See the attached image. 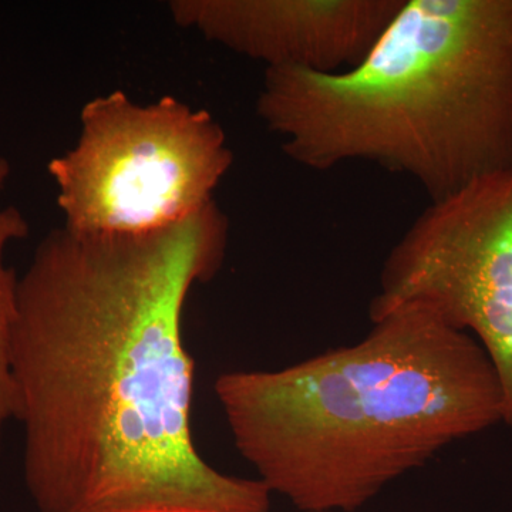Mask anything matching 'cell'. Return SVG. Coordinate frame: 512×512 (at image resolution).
I'll return each instance as SVG.
<instances>
[{
    "mask_svg": "<svg viewBox=\"0 0 512 512\" xmlns=\"http://www.w3.org/2000/svg\"><path fill=\"white\" fill-rule=\"evenodd\" d=\"M217 202L146 234L53 229L19 278L13 419L37 512H269L258 478L221 473L191 431L184 309L227 255Z\"/></svg>",
    "mask_w": 512,
    "mask_h": 512,
    "instance_id": "1",
    "label": "cell"
},
{
    "mask_svg": "<svg viewBox=\"0 0 512 512\" xmlns=\"http://www.w3.org/2000/svg\"><path fill=\"white\" fill-rule=\"evenodd\" d=\"M215 394L256 478L301 512H356L450 444L503 423L476 339L420 305L355 343L278 370H234Z\"/></svg>",
    "mask_w": 512,
    "mask_h": 512,
    "instance_id": "2",
    "label": "cell"
},
{
    "mask_svg": "<svg viewBox=\"0 0 512 512\" xmlns=\"http://www.w3.org/2000/svg\"><path fill=\"white\" fill-rule=\"evenodd\" d=\"M256 113L293 163L365 161L444 200L512 167V0H406L348 72L265 69Z\"/></svg>",
    "mask_w": 512,
    "mask_h": 512,
    "instance_id": "3",
    "label": "cell"
},
{
    "mask_svg": "<svg viewBox=\"0 0 512 512\" xmlns=\"http://www.w3.org/2000/svg\"><path fill=\"white\" fill-rule=\"evenodd\" d=\"M232 160L227 134L207 110L174 96L140 104L114 90L84 104L77 143L47 171L64 228L131 235L204 210Z\"/></svg>",
    "mask_w": 512,
    "mask_h": 512,
    "instance_id": "4",
    "label": "cell"
},
{
    "mask_svg": "<svg viewBox=\"0 0 512 512\" xmlns=\"http://www.w3.org/2000/svg\"><path fill=\"white\" fill-rule=\"evenodd\" d=\"M420 305L477 340L503 396L512 430V167L431 202L384 261L376 320Z\"/></svg>",
    "mask_w": 512,
    "mask_h": 512,
    "instance_id": "5",
    "label": "cell"
},
{
    "mask_svg": "<svg viewBox=\"0 0 512 512\" xmlns=\"http://www.w3.org/2000/svg\"><path fill=\"white\" fill-rule=\"evenodd\" d=\"M406 0H174L173 20L272 67L335 74L359 66Z\"/></svg>",
    "mask_w": 512,
    "mask_h": 512,
    "instance_id": "6",
    "label": "cell"
},
{
    "mask_svg": "<svg viewBox=\"0 0 512 512\" xmlns=\"http://www.w3.org/2000/svg\"><path fill=\"white\" fill-rule=\"evenodd\" d=\"M10 177V164L0 157V197ZM29 235V224L25 215L0 200V451H2L3 431L13 419V389L10 380L9 353L10 338L15 325L18 308L19 278L12 268L6 265V251L13 242Z\"/></svg>",
    "mask_w": 512,
    "mask_h": 512,
    "instance_id": "7",
    "label": "cell"
}]
</instances>
